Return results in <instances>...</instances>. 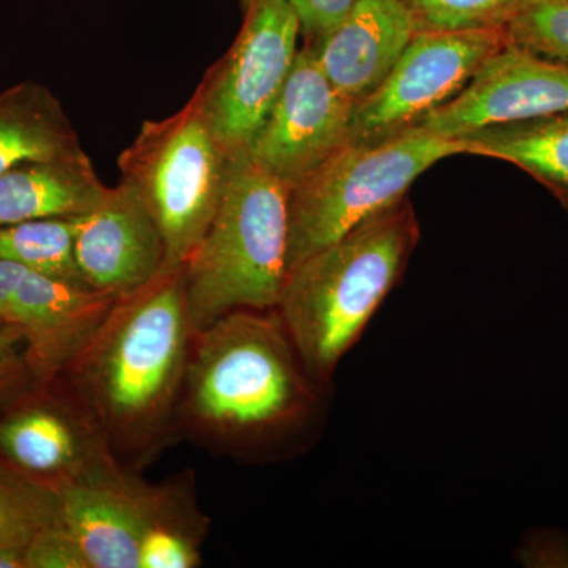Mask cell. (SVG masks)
I'll use <instances>...</instances> for the list:
<instances>
[{"mask_svg": "<svg viewBox=\"0 0 568 568\" xmlns=\"http://www.w3.org/2000/svg\"><path fill=\"white\" fill-rule=\"evenodd\" d=\"M567 211H568V209H567Z\"/></svg>", "mask_w": 568, "mask_h": 568, "instance_id": "obj_31", "label": "cell"}, {"mask_svg": "<svg viewBox=\"0 0 568 568\" xmlns=\"http://www.w3.org/2000/svg\"><path fill=\"white\" fill-rule=\"evenodd\" d=\"M108 193L110 189L100 181L88 153L21 163L0 174V226L85 215Z\"/></svg>", "mask_w": 568, "mask_h": 568, "instance_id": "obj_16", "label": "cell"}, {"mask_svg": "<svg viewBox=\"0 0 568 568\" xmlns=\"http://www.w3.org/2000/svg\"><path fill=\"white\" fill-rule=\"evenodd\" d=\"M82 215L0 226V260L71 282L84 283L74 260Z\"/></svg>", "mask_w": 568, "mask_h": 568, "instance_id": "obj_20", "label": "cell"}, {"mask_svg": "<svg viewBox=\"0 0 568 568\" xmlns=\"http://www.w3.org/2000/svg\"><path fill=\"white\" fill-rule=\"evenodd\" d=\"M231 155L196 100L160 121H145L119 155L122 181L152 213L166 248L164 271L181 268L211 226Z\"/></svg>", "mask_w": 568, "mask_h": 568, "instance_id": "obj_6", "label": "cell"}, {"mask_svg": "<svg viewBox=\"0 0 568 568\" xmlns=\"http://www.w3.org/2000/svg\"><path fill=\"white\" fill-rule=\"evenodd\" d=\"M85 155L61 100L36 81L0 92V174L21 163Z\"/></svg>", "mask_w": 568, "mask_h": 568, "instance_id": "obj_17", "label": "cell"}, {"mask_svg": "<svg viewBox=\"0 0 568 568\" xmlns=\"http://www.w3.org/2000/svg\"><path fill=\"white\" fill-rule=\"evenodd\" d=\"M416 33L399 0H358L335 29L305 43L335 91L355 104L383 84Z\"/></svg>", "mask_w": 568, "mask_h": 568, "instance_id": "obj_15", "label": "cell"}, {"mask_svg": "<svg viewBox=\"0 0 568 568\" xmlns=\"http://www.w3.org/2000/svg\"><path fill=\"white\" fill-rule=\"evenodd\" d=\"M194 331L183 267L112 305L102 327L54 384L134 473L181 443L178 409Z\"/></svg>", "mask_w": 568, "mask_h": 568, "instance_id": "obj_2", "label": "cell"}, {"mask_svg": "<svg viewBox=\"0 0 568 568\" xmlns=\"http://www.w3.org/2000/svg\"><path fill=\"white\" fill-rule=\"evenodd\" d=\"M118 298L0 260V321L20 328L36 386H50L82 353Z\"/></svg>", "mask_w": 568, "mask_h": 568, "instance_id": "obj_10", "label": "cell"}, {"mask_svg": "<svg viewBox=\"0 0 568 568\" xmlns=\"http://www.w3.org/2000/svg\"><path fill=\"white\" fill-rule=\"evenodd\" d=\"M568 111V65L508 43L477 70L450 102L416 129L463 136L485 126Z\"/></svg>", "mask_w": 568, "mask_h": 568, "instance_id": "obj_12", "label": "cell"}, {"mask_svg": "<svg viewBox=\"0 0 568 568\" xmlns=\"http://www.w3.org/2000/svg\"><path fill=\"white\" fill-rule=\"evenodd\" d=\"M459 153H469L465 141L422 129L339 149L290 190V274L357 224L405 200L433 164Z\"/></svg>", "mask_w": 568, "mask_h": 568, "instance_id": "obj_5", "label": "cell"}, {"mask_svg": "<svg viewBox=\"0 0 568 568\" xmlns=\"http://www.w3.org/2000/svg\"><path fill=\"white\" fill-rule=\"evenodd\" d=\"M290 189L246 152L231 155L207 233L183 265L194 331L235 310H274L290 275Z\"/></svg>", "mask_w": 568, "mask_h": 568, "instance_id": "obj_4", "label": "cell"}, {"mask_svg": "<svg viewBox=\"0 0 568 568\" xmlns=\"http://www.w3.org/2000/svg\"><path fill=\"white\" fill-rule=\"evenodd\" d=\"M26 568H82L80 556L55 525L47 526L32 538L24 555Z\"/></svg>", "mask_w": 568, "mask_h": 568, "instance_id": "obj_25", "label": "cell"}, {"mask_svg": "<svg viewBox=\"0 0 568 568\" xmlns=\"http://www.w3.org/2000/svg\"><path fill=\"white\" fill-rule=\"evenodd\" d=\"M24 548L0 544V568H26Z\"/></svg>", "mask_w": 568, "mask_h": 568, "instance_id": "obj_28", "label": "cell"}, {"mask_svg": "<svg viewBox=\"0 0 568 568\" xmlns=\"http://www.w3.org/2000/svg\"><path fill=\"white\" fill-rule=\"evenodd\" d=\"M323 384L274 310H235L196 331L179 440L237 463L290 457L315 429Z\"/></svg>", "mask_w": 568, "mask_h": 568, "instance_id": "obj_1", "label": "cell"}, {"mask_svg": "<svg viewBox=\"0 0 568 568\" xmlns=\"http://www.w3.org/2000/svg\"><path fill=\"white\" fill-rule=\"evenodd\" d=\"M351 110L305 43L246 153L291 190L349 144Z\"/></svg>", "mask_w": 568, "mask_h": 568, "instance_id": "obj_11", "label": "cell"}, {"mask_svg": "<svg viewBox=\"0 0 568 568\" xmlns=\"http://www.w3.org/2000/svg\"><path fill=\"white\" fill-rule=\"evenodd\" d=\"M0 325H3L2 321H0Z\"/></svg>", "mask_w": 568, "mask_h": 568, "instance_id": "obj_29", "label": "cell"}, {"mask_svg": "<svg viewBox=\"0 0 568 568\" xmlns=\"http://www.w3.org/2000/svg\"><path fill=\"white\" fill-rule=\"evenodd\" d=\"M506 36L508 43L568 65V3L521 0Z\"/></svg>", "mask_w": 568, "mask_h": 568, "instance_id": "obj_23", "label": "cell"}, {"mask_svg": "<svg viewBox=\"0 0 568 568\" xmlns=\"http://www.w3.org/2000/svg\"><path fill=\"white\" fill-rule=\"evenodd\" d=\"M242 2V0H241ZM301 22L305 41L321 39L335 29L358 0H287Z\"/></svg>", "mask_w": 568, "mask_h": 568, "instance_id": "obj_26", "label": "cell"}, {"mask_svg": "<svg viewBox=\"0 0 568 568\" xmlns=\"http://www.w3.org/2000/svg\"><path fill=\"white\" fill-rule=\"evenodd\" d=\"M241 3L245 10L241 32L193 93L230 155L248 151L293 71L302 37L287 0Z\"/></svg>", "mask_w": 568, "mask_h": 568, "instance_id": "obj_7", "label": "cell"}, {"mask_svg": "<svg viewBox=\"0 0 568 568\" xmlns=\"http://www.w3.org/2000/svg\"><path fill=\"white\" fill-rule=\"evenodd\" d=\"M469 155L515 164L568 209V111L497 123L463 134Z\"/></svg>", "mask_w": 568, "mask_h": 568, "instance_id": "obj_18", "label": "cell"}, {"mask_svg": "<svg viewBox=\"0 0 568 568\" xmlns=\"http://www.w3.org/2000/svg\"><path fill=\"white\" fill-rule=\"evenodd\" d=\"M74 260L82 280L114 298L151 283L166 267L159 224L130 183L121 181L82 215Z\"/></svg>", "mask_w": 568, "mask_h": 568, "instance_id": "obj_13", "label": "cell"}, {"mask_svg": "<svg viewBox=\"0 0 568 568\" xmlns=\"http://www.w3.org/2000/svg\"><path fill=\"white\" fill-rule=\"evenodd\" d=\"M55 525L82 568H140L142 537L151 526L160 484L126 470L100 484L59 489Z\"/></svg>", "mask_w": 568, "mask_h": 568, "instance_id": "obj_14", "label": "cell"}, {"mask_svg": "<svg viewBox=\"0 0 568 568\" xmlns=\"http://www.w3.org/2000/svg\"><path fill=\"white\" fill-rule=\"evenodd\" d=\"M506 31L417 32L383 84L353 104L349 144L388 140L458 95L500 48Z\"/></svg>", "mask_w": 568, "mask_h": 568, "instance_id": "obj_8", "label": "cell"}, {"mask_svg": "<svg viewBox=\"0 0 568 568\" xmlns=\"http://www.w3.org/2000/svg\"><path fill=\"white\" fill-rule=\"evenodd\" d=\"M564 2H567V3H568V0H564Z\"/></svg>", "mask_w": 568, "mask_h": 568, "instance_id": "obj_30", "label": "cell"}, {"mask_svg": "<svg viewBox=\"0 0 568 568\" xmlns=\"http://www.w3.org/2000/svg\"><path fill=\"white\" fill-rule=\"evenodd\" d=\"M420 239L409 200L369 216L287 275L276 312L310 375L327 386L405 274Z\"/></svg>", "mask_w": 568, "mask_h": 568, "instance_id": "obj_3", "label": "cell"}, {"mask_svg": "<svg viewBox=\"0 0 568 568\" xmlns=\"http://www.w3.org/2000/svg\"><path fill=\"white\" fill-rule=\"evenodd\" d=\"M518 560L528 567H568V537L559 530H536L518 549Z\"/></svg>", "mask_w": 568, "mask_h": 568, "instance_id": "obj_27", "label": "cell"}, {"mask_svg": "<svg viewBox=\"0 0 568 568\" xmlns=\"http://www.w3.org/2000/svg\"><path fill=\"white\" fill-rule=\"evenodd\" d=\"M32 384L20 328L13 324L0 325V407Z\"/></svg>", "mask_w": 568, "mask_h": 568, "instance_id": "obj_24", "label": "cell"}, {"mask_svg": "<svg viewBox=\"0 0 568 568\" xmlns=\"http://www.w3.org/2000/svg\"><path fill=\"white\" fill-rule=\"evenodd\" d=\"M58 511V489L0 458V544L28 548Z\"/></svg>", "mask_w": 568, "mask_h": 568, "instance_id": "obj_21", "label": "cell"}, {"mask_svg": "<svg viewBox=\"0 0 568 568\" xmlns=\"http://www.w3.org/2000/svg\"><path fill=\"white\" fill-rule=\"evenodd\" d=\"M211 529L192 469L160 481V495L140 548V568H197Z\"/></svg>", "mask_w": 568, "mask_h": 568, "instance_id": "obj_19", "label": "cell"}, {"mask_svg": "<svg viewBox=\"0 0 568 568\" xmlns=\"http://www.w3.org/2000/svg\"><path fill=\"white\" fill-rule=\"evenodd\" d=\"M0 458L55 489L126 473L102 433L58 384L22 390L0 407Z\"/></svg>", "mask_w": 568, "mask_h": 568, "instance_id": "obj_9", "label": "cell"}, {"mask_svg": "<svg viewBox=\"0 0 568 568\" xmlns=\"http://www.w3.org/2000/svg\"><path fill=\"white\" fill-rule=\"evenodd\" d=\"M417 32L506 31L521 0H399Z\"/></svg>", "mask_w": 568, "mask_h": 568, "instance_id": "obj_22", "label": "cell"}]
</instances>
